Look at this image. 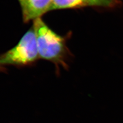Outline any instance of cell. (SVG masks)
Masks as SVG:
<instances>
[{
    "instance_id": "1",
    "label": "cell",
    "mask_w": 123,
    "mask_h": 123,
    "mask_svg": "<svg viewBox=\"0 0 123 123\" xmlns=\"http://www.w3.org/2000/svg\"><path fill=\"white\" fill-rule=\"evenodd\" d=\"M32 27L36 33L40 59L55 64L58 75L61 66L66 70L68 69L70 53L66 46V38L50 28L41 18L33 21Z\"/></svg>"
},
{
    "instance_id": "2",
    "label": "cell",
    "mask_w": 123,
    "mask_h": 123,
    "mask_svg": "<svg viewBox=\"0 0 123 123\" xmlns=\"http://www.w3.org/2000/svg\"><path fill=\"white\" fill-rule=\"evenodd\" d=\"M40 59L35 31L28 30L13 48L0 55V71L7 66L23 67L32 66Z\"/></svg>"
},
{
    "instance_id": "3",
    "label": "cell",
    "mask_w": 123,
    "mask_h": 123,
    "mask_svg": "<svg viewBox=\"0 0 123 123\" xmlns=\"http://www.w3.org/2000/svg\"><path fill=\"white\" fill-rule=\"evenodd\" d=\"M53 0H22L20 2L24 23L35 20L50 11Z\"/></svg>"
},
{
    "instance_id": "4",
    "label": "cell",
    "mask_w": 123,
    "mask_h": 123,
    "mask_svg": "<svg viewBox=\"0 0 123 123\" xmlns=\"http://www.w3.org/2000/svg\"><path fill=\"white\" fill-rule=\"evenodd\" d=\"M117 4V0H53L50 10L89 6L112 7Z\"/></svg>"
},
{
    "instance_id": "5",
    "label": "cell",
    "mask_w": 123,
    "mask_h": 123,
    "mask_svg": "<svg viewBox=\"0 0 123 123\" xmlns=\"http://www.w3.org/2000/svg\"><path fill=\"white\" fill-rule=\"evenodd\" d=\"M22 1V0H18V1H19V2H20L21 1Z\"/></svg>"
}]
</instances>
